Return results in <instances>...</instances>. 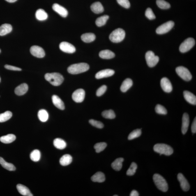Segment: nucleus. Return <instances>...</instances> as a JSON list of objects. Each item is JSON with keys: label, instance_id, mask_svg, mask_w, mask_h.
<instances>
[{"label": "nucleus", "instance_id": "ddd939ff", "mask_svg": "<svg viewBox=\"0 0 196 196\" xmlns=\"http://www.w3.org/2000/svg\"><path fill=\"white\" fill-rule=\"evenodd\" d=\"M177 178L182 189L185 191H188L190 188V185L184 176L181 173H179L178 175Z\"/></svg>", "mask_w": 196, "mask_h": 196}, {"label": "nucleus", "instance_id": "f704fd0d", "mask_svg": "<svg viewBox=\"0 0 196 196\" xmlns=\"http://www.w3.org/2000/svg\"><path fill=\"white\" fill-rule=\"evenodd\" d=\"M109 18V16L107 15L102 16L98 17L96 21V25L98 27H101V26L104 25L106 23L107 21Z\"/></svg>", "mask_w": 196, "mask_h": 196}, {"label": "nucleus", "instance_id": "49530a36", "mask_svg": "<svg viewBox=\"0 0 196 196\" xmlns=\"http://www.w3.org/2000/svg\"><path fill=\"white\" fill-rule=\"evenodd\" d=\"M117 1L120 5L123 8H128L130 7V3L128 0H117Z\"/></svg>", "mask_w": 196, "mask_h": 196}, {"label": "nucleus", "instance_id": "bb28decb", "mask_svg": "<svg viewBox=\"0 0 196 196\" xmlns=\"http://www.w3.org/2000/svg\"><path fill=\"white\" fill-rule=\"evenodd\" d=\"M124 160L123 158H120L117 159L112 162L111 166L115 170L119 171L120 170L123 166V162Z\"/></svg>", "mask_w": 196, "mask_h": 196}, {"label": "nucleus", "instance_id": "6e6552de", "mask_svg": "<svg viewBox=\"0 0 196 196\" xmlns=\"http://www.w3.org/2000/svg\"><path fill=\"white\" fill-rule=\"evenodd\" d=\"M195 45L194 39L190 38L187 39L182 43L179 47V51L182 53H185L190 50Z\"/></svg>", "mask_w": 196, "mask_h": 196}, {"label": "nucleus", "instance_id": "603ef678", "mask_svg": "<svg viewBox=\"0 0 196 196\" xmlns=\"http://www.w3.org/2000/svg\"><path fill=\"white\" fill-rule=\"evenodd\" d=\"M5 1L8 2L13 3L17 1V0H5Z\"/></svg>", "mask_w": 196, "mask_h": 196}, {"label": "nucleus", "instance_id": "8fccbe9b", "mask_svg": "<svg viewBox=\"0 0 196 196\" xmlns=\"http://www.w3.org/2000/svg\"><path fill=\"white\" fill-rule=\"evenodd\" d=\"M196 118L194 119L191 126V131L192 133H195L196 132Z\"/></svg>", "mask_w": 196, "mask_h": 196}, {"label": "nucleus", "instance_id": "72a5a7b5", "mask_svg": "<svg viewBox=\"0 0 196 196\" xmlns=\"http://www.w3.org/2000/svg\"><path fill=\"white\" fill-rule=\"evenodd\" d=\"M39 119L42 122H45L48 119L49 115L47 111L45 109H41L38 113Z\"/></svg>", "mask_w": 196, "mask_h": 196}, {"label": "nucleus", "instance_id": "aec40b11", "mask_svg": "<svg viewBox=\"0 0 196 196\" xmlns=\"http://www.w3.org/2000/svg\"><path fill=\"white\" fill-rule=\"evenodd\" d=\"M17 188L18 192L21 195L26 196H33V194L27 187L21 184L17 185Z\"/></svg>", "mask_w": 196, "mask_h": 196}, {"label": "nucleus", "instance_id": "6e6d98bb", "mask_svg": "<svg viewBox=\"0 0 196 196\" xmlns=\"http://www.w3.org/2000/svg\"><path fill=\"white\" fill-rule=\"evenodd\" d=\"M1 78H0V82H1Z\"/></svg>", "mask_w": 196, "mask_h": 196}, {"label": "nucleus", "instance_id": "de8ad7c7", "mask_svg": "<svg viewBox=\"0 0 196 196\" xmlns=\"http://www.w3.org/2000/svg\"><path fill=\"white\" fill-rule=\"evenodd\" d=\"M107 89V86L105 85L102 86L97 90L96 95L98 96H100L105 93Z\"/></svg>", "mask_w": 196, "mask_h": 196}, {"label": "nucleus", "instance_id": "ea45409f", "mask_svg": "<svg viewBox=\"0 0 196 196\" xmlns=\"http://www.w3.org/2000/svg\"><path fill=\"white\" fill-rule=\"evenodd\" d=\"M142 132L141 129H137L132 131L131 133L129 135L128 137L129 140H132V139L137 138L138 137L141 135Z\"/></svg>", "mask_w": 196, "mask_h": 196}, {"label": "nucleus", "instance_id": "09e8293b", "mask_svg": "<svg viewBox=\"0 0 196 196\" xmlns=\"http://www.w3.org/2000/svg\"><path fill=\"white\" fill-rule=\"evenodd\" d=\"M5 67L6 69L12 70H15V71H21L22 70L21 68L17 67L15 66H12V65H6L5 66Z\"/></svg>", "mask_w": 196, "mask_h": 196}, {"label": "nucleus", "instance_id": "423d86ee", "mask_svg": "<svg viewBox=\"0 0 196 196\" xmlns=\"http://www.w3.org/2000/svg\"><path fill=\"white\" fill-rule=\"evenodd\" d=\"M176 72L178 75L182 79L186 81L191 80L192 76L189 70L183 66L178 67L176 69Z\"/></svg>", "mask_w": 196, "mask_h": 196}, {"label": "nucleus", "instance_id": "473e14b6", "mask_svg": "<svg viewBox=\"0 0 196 196\" xmlns=\"http://www.w3.org/2000/svg\"><path fill=\"white\" fill-rule=\"evenodd\" d=\"M0 164L3 168L8 171H14L16 170V168L13 164L6 162L1 157H0Z\"/></svg>", "mask_w": 196, "mask_h": 196}, {"label": "nucleus", "instance_id": "9b49d317", "mask_svg": "<svg viewBox=\"0 0 196 196\" xmlns=\"http://www.w3.org/2000/svg\"><path fill=\"white\" fill-rule=\"evenodd\" d=\"M59 48L61 50L67 53H73L76 51L75 47L67 42H61L60 44Z\"/></svg>", "mask_w": 196, "mask_h": 196}, {"label": "nucleus", "instance_id": "6ab92c4d", "mask_svg": "<svg viewBox=\"0 0 196 196\" xmlns=\"http://www.w3.org/2000/svg\"><path fill=\"white\" fill-rule=\"evenodd\" d=\"M53 103L55 106L61 110H64L65 106L64 103L61 98L57 95H54L52 96Z\"/></svg>", "mask_w": 196, "mask_h": 196}, {"label": "nucleus", "instance_id": "7ed1b4c3", "mask_svg": "<svg viewBox=\"0 0 196 196\" xmlns=\"http://www.w3.org/2000/svg\"><path fill=\"white\" fill-rule=\"evenodd\" d=\"M154 182L159 189L163 192H166L168 189V185L163 177L160 174H155L153 176Z\"/></svg>", "mask_w": 196, "mask_h": 196}, {"label": "nucleus", "instance_id": "f257e3e1", "mask_svg": "<svg viewBox=\"0 0 196 196\" xmlns=\"http://www.w3.org/2000/svg\"><path fill=\"white\" fill-rule=\"evenodd\" d=\"M89 68V65L86 63H79L72 64L68 68L69 73L76 75L87 71Z\"/></svg>", "mask_w": 196, "mask_h": 196}, {"label": "nucleus", "instance_id": "dca6fc26", "mask_svg": "<svg viewBox=\"0 0 196 196\" xmlns=\"http://www.w3.org/2000/svg\"><path fill=\"white\" fill-rule=\"evenodd\" d=\"M52 9L62 17H66L68 15V12L66 9L61 5L55 3L52 6Z\"/></svg>", "mask_w": 196, "mask_h": 196}, {"label": "nucleus", "instance_id": "1a4fd4ad", "mask_svg": "<svg viewBox=\"0 0 196 196\" xmlns=\"http://www.w3.org/2000/svg\"><path fill=\"white\" fill-rule=\"evenodd\" d=\"M174 25V23L173 21H168L158 27L156 30V33L158 34H165L170 31Z\"/></svg>", "mask_w": 196, "mask_h": 196}, {"label": "nucleus", "instance_id": "f03ea898", "mask_svg": "<svg viewBox=\"0 0 196 196\" xmlns=\"http://www.w3.org/2000/svg\"><path fill=\"white\" fill-rule=\"evenodd\" d=\"M45 80L54 86H58L62 83L64 77L61 74L58 73H48L45 75Z\"/></svg>", "mask_w": 196, "mask_h": 196}, {"label": "nucleus", "instance_id": "7c9ffc66", "mask_svg": "<svg viewBox=\"0 0 196 196\" xmlns=\"http://www.w3.org/2000/svg\"><path fill=\"white\" fill-rule=\"evenodd\" d=\"M54 147L58 149L62 150L66 147L67 144L65 141L61 138H56L54 141Z\"/></svg>", "mask_w": 196, "mask_h": 196}, {"label": "nucleus", "instance_id": "a18cd8bd", "mask_svg": "<svg viewBox=\"0 0 196 196\" xmlns=\"http://www.w3.org/2000/svg\"><path fill=\"white\" fill-rule=\"evenodd\" d=\"M145 14L146 17L150 20H153L155 18V16L151 8H148L147 9L146 11Z\"/></svg>", "mask_w": 196, "mask_h": 196}, {"label": "nucleus", "instance_id": "a878e982", "mask_svg": "<svg viewBox=\"0 0 196 196\" xmlns=\"http://www.w3.org/2000/svg\"><path fill=\"white\" fill-rule=\"evenodd\" d=\"M115 54L110 50H105L101 51L99 56L103 59H112L115 57Z\"/></svg>", "mask_w": 196, "mask_h": 196}, {"label": "nucleus", "instance_id": "79ce46f5", "mask_svg": "<svg viewBox=\"0 0 196 196\" xmlns=\"http://www.w3.org/2000/svg\"><path fill=\"white\" fill-rule=\"evenodd\" d=\"M137 166L135 162H132L130 167L129 168L126 172L127 175L128 176H133L136 172L137 169Z\"/></svg>", "mask_w": 196, "mask_h": 196}, {"label": "nucleus", "instance_id": "a211bd4d", "mask_svg": "<svg viewBox=\"0 0 196 196\" xmlns=\"http://www.w3.org/2000/svg\"><path fill=\"white\" fill-rule=\"evenodd\" d=\"M183 96L187 101L192 105H196V97L193 93L186 91L183 92Z\"/></svg>", "mask_w": 196, "mask_h": 196}, {"label": "nucleus", "instance_id": "9d476101", "mask_svg": "<svg viewBox=\"0 0 196 196\" xmlns=\"http://www.w3.org/2000/svg\"><path fill=\"white\" fill-rule=\"evenodd\" d=\"M85 96V92L82 89H78L73 93L72 98L74 101L80 103L83 101Z\"/></svg>", "mask_w": 196, "mask_h": 196}, {"label": "nucleus", "instance_id": "4468645a", "mask_svg": "<svg viewBox=\"0 0 196 196\" xmlns=\"http://www.w3.org/2000/svg\"><path fill=\"white\" fill-rule=\"evenodd\" d=\"M160 86L164 92L170 93L172 91L173 87L172 84L166 77H163L160 81Z\"/></svg>", "mask_w": 196, "mask_h": 196}, {"label": "nucleus", "instance_id": "2eb2a0df", "mask_svg": "<svg viewBox=\"0 0 196 196\" xmlns=\"http://www.w3.org/2000/svg\"><path fill=\"white\" fill-rule=\"evenodd\" d=\"M114 70L111 69H105L101 70L96 74L95 75L97 79H101L103 78L111 76L114 73Z\"/></svg>", "mask_w": 196, "mask_h": 196}, {"label": "nucleus", "instance_id": "0eeeda50", "mask_svg": "<svg viewBox=\"0 0 196 196\" xmlns=\"http://www.w3.org/2000/svg\"><path fill=\"white\" fill-rule=\"evenodd\" d=\"M145 59L148 66L153 67L156 65L159 61L158 56H155L152 51H148L146 54Z\"/></svg>", "mask_w": 196, "mask_h": 196}, {"label": "nucleus", "instance_id": "412c9836", "mask_svg": "<svg viewBox=\"0 0 196 196\" xmlns=\"http://www.w3.org/2000/svg\"><path fill=\"white\" fill-rule=\"evenodd\" d=\"M28 90V86L26 83L20 85L15 88V92L18 96H22L25 94Z\"/></svg>", "mask_w": 196, "mask_h": 196}, {"label": "nucleus", "instance_id": "3c124183", "mask_svg": "<svg viewBox=\"0 0 196 196\" xmlns=\"http://www.w3.org/2000/svg\"><path fill=\"white\" fill-rule=\"evenodd\" d=\"M130 196H138L139 194L137 191L133 190L131 192Z\"/></svg>", "mask_w": 196, "mask_h": 196}, {"label": "nucleus", "instance_id": "f8f14e48", "mask_svg": "<svg viewBox=\"0 0 196 196\" xmlns=\"http://www.w3.org/2000/svg\"><path fill=\"white\" fill-rule=\"evenodd\" d=\"M30 51L31 54L37 58H43L45 55V51L43 48L38 46H33L31 48Z\"/></svg>", "mask_w": 196, "mask_h": 196}, {"label": "nucleus", "instance_id": "5fc2aeb1", "mask_svg": "<svg viewBox=\"0 0 196 196\" xmlns=\"http://www.w3.org/2000/svg\"><path fill=\"white\" fill-rule=\"evenodd\" d=\"M1 49H0V53H1Z\"/></svg>", "mask_w": 196, "mask_h": 196}, {"label": "nucleus", "instance_id": "2f4dec72", "mask_svg": "<svg viewBox=\"0 0 196 196\" xmlns=\"http://www.w3.org/2000/svg\"><path fill=\"white\" fill-rule=\"evenodd\" d=\"M35 15L36 19L40 21L45 20L47 19L48 17L46 12L42 9H39L37 10Z\"/></svg>", "mask_w": 196, "mask_h": 196}, {"label": "nucleus", "instance_id": "58836bf2", "mask_svg": "<svg viewBox=\"0 0 196 196\" xmlns=\"http://www.w3.org/2000/svg\"><path fill=\"white\" fill-rule=\"evenodd\" d=\"M157 4L162 9H167L170 8V5L164 0H157Z\"/></svg>", "mask_w": 196, "mask_h": 196}, {"label": "nucleus", "instance_id": "c03bdc74", "mask_svg": "<svg viewBox=\"0 0 196 196\" xmlns=\"http://www.w3.org/2000/svg\"><path fill=\"white\" fill-rule=\"evenodd\" d=\"M89 123L93 126L99 129H102L104 126V124L101 122L99 121L95 120H90Z\"/></svg>", "mask_w": 196, "mask_h": 196}, {"label": "nucleus", "instance_id": "e433bc0d", "mask_svg": "<svg viewBox=\"0 0 196 196\" xmlns=\"http://www.w3.org/2000/svg\"><path fill=\"white\" fill-rule=\"evenodd\" d=\"M12 115V113L9 111L0 114V123L5 122L8 121L11 118Z\"/></svg>", "mask_w": 196, "mask_h": 196}, {"label": "nucleus", "instance_id": "864d4df0", "mask_svg": "<svg viewBox=\"0 0 196 196\" xmlns=\"http://www.w3.org/2000/svg\"><path fill=\"white\" fill-rule=\"evenodd\" d=\"M118 195H114V196H118Z\"/></svg>", "mask_w": 196, "mask_h": 196}, {"label": "nucleus", "instance_id": "4be33fe9", "mask_svg": "<svg viewBox=\"0 0 196 196\" xmlns=\"http://www.w3.org/2000/svg\"><path fill=\"white\" fill-rule=\"evenodd\" d=\"M91 180L95 182H103L105 180V175L101 172H97L92 176Z\"/></svg>", "mask_w": 196, "mask_h": 196}, {"label": "nucleus", "instance_id": "a19ab883", "mask_svg": "<svg viewBox=\"0 0 196 196\" xmlns=\"http://www.w3.org/2000/svg\"><path fill=\"white\" fill-rule=\"evenodd\" d=\"M107 146V144L105 142L98 143L95 145L94 149L96 150V153H99L103 151Z\"/></svg>", "mask_w": 196, "mask_h": 196}, {"label": "nucleus", "instance_id": "5701e85b", "mask_svg": "<svg viewBox=\"0 0 196 196\" xmlns=\"http://www.w3.org/2000/svg\"><path fill=\"white\" fill-rule=\"evenodd\" d=\"M12 28L11 25L4 24L0 27V36H3L11 32Z\"/></svg>", "mask_w": 196, "mask_h": 196}, {"label": "nucleus", "instance_id": "f3484780", "mask_svg": "<svg viewBox=\"0 0 196 196\" xmlns=\"http://www.w3.org/2000/svg\"><path fill=\"white\" fill-rule=\"evenodd\" d=\"M189 122V117L188 114L187 113H185L183 116L182 126V132L183 135L186 134L188 131Z\"/></svg>", "mask_w": 196, "mask_h": 196}, {"label": "nucleus", "instance_id": "393cba45", "mask_svg": "<svg viewBox=\"0 0 196 196\" xmlns=\"http://www.w3.org/2000/svg\"><path fill=\"white\" fill-rule=\"evenodd\" d=\"M92 11L95 13L98 14L102 13L104 11L103 6L100 2H96L92 5L91 7Z\"/></svg>", "mask_w": 196, "mask_h": 196}, {"label": "nucleus", "instance_id": "cd10ccee", "mask_svg": "<svg viewBox=\"0 0 196 196\" xmlns=\"http://www.w3.org/2000/svg\"><path fill=\"white\" fill-rule=\"evenodd\" d=\"M16 137L13 134H8L6 135L3 136L0 138V141L4 144H10L14 141Z\"/></svg>", "mask_w": 196, "mask_h": 196}, {"label": "nucleus", "instance_id": "37998d69", "mask_svg": "<svg viewBox=\"0 0 196 196\" xmlns=\"http://www.w3.org/2000/svg\"><path fill=\"white\" fill-rule=\"evenodd\" d=\"M155 112L157 114H160L165 115L167 114V110L163 106L158 104L155 108Z\"/></svg>", "mask_w": 196, "mask_h": 196}, {"label": "nucleus", "instance_id": "c9c22d12", "mask_svg": "<svg viewBox=\"0 0 196 196\" xmlns=\"http://www.w3.org/2000/svg\"><path fill=\"white\" fill-rule=\"evenodd\" d=\"M31 159L33 161L35 162H37L40 160V157H41V153L38 150H35L33 151L31 153Z\"/></svg>", "mask_w": 196, "mask_h": 196}, {"label": "nucleus", "instance_id": "b1692460", "mask_svg": "<svg viewBox=\"0 0 196 196\" xmlns=\"http://www.w3.org/2000/svg\"><path fill=\"white\" fill-rule=\"evenodd\" d=\"M133 84V81L131 79L129 78L125 79L121 85L120 88L121 91L123 92H126L132 87Z\"/></svg>", "mask_w": 196, "mask_h": 196}, {"label": "nucleus", "instance_id": "39448f33", "mask_svg": "<svg viewBox=\"0 0 196 196\" xmlns=\"http://www.w3.org/2000/svg\"><path fill=\"white\" fill-rule=\"evenodd\" d=\"M125 33L124 30L119 28L113 31L109 35V39L114 43H119L124 39Z\"/></svg>", "mask_w": 196, "mask_h": 196}, {"label": "nucleus", "instance_id": "4c0bfd02", "mask_svg": "<svg viewBox=\"0 0 196 196\" xmlns=\"http://www.w3.org/2000/svg\"><path fill=\"white\" fill-rule=\"evenodd\" d=\"M102 115L104 118L107 119H113L116 117V115L112 110H106L103 111Z\"/></svg>", "mask_w": 196, "mask_h": 196}, {"label": "nucleus", "instance_id": "c85d7f7f", "mask_svg": "<svg viewBox=\"0 0 196 196\" xmlns=\"http://www.w3.org/2000/svg\"><path fill=\"white\" fill-rule=\"evenodd\" d=\"M72 161V158L69 154H65L61 157L60 160V163L63 166L69 165Z\"/></svg>", "mask_w": 196, "mask_h": 196}, {"label": "nucleus", "instance_id": "c756f323", "mask_svg": "<svg viewBox=\"0 0 196 196\" xmlns=\"http://www.w3.org/2000/svg\"><path fill=\"white\" fill-rule=\"evenodd\" d=\"M81 39L83 41L86 43H90L94 41L96 39V36L93 33H86L82 35Z\"/></svg>", "mask_w": 196, "mask_h": 196}, {"label": "nucleus", "instance_id": "20e7f679", "mask_svg": "<svg viewBox=\"0 0 196 196\" xmlns=\"http://www.w3.org/2000/svg\"><path fill=\"white\" fill-rule=\"evenodd\" d=\"M154 150L156 152L159 153L160 155L164 154L170 155L173 153V150L171 146L163 144H158L154 146Z\"/></svg>", "mask_w": 196, "mask_h": 196}]
</instances>
